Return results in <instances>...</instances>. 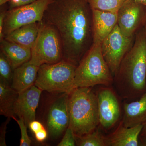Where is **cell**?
I'll use <instances>...</instances> for the list:
<instances>
[{"label":"cell","mask_w":146,"mask_h":146,"mask_svg":"<svg viewBox=\"0 0 146 146\" xmlns=\"http://www.w3.org/2000/svg\"><path fill=\"white\" fill-rule=\"evenodd\" d=\"M42 21L58 32L63 60L77 66L94 42L92 10L87 0H53Z\"/></svg>","instance_id":"obj_1"},{"label":"cell","mask_w":146,"mask_h":146,"mask_svg":"<svg viewBox=\"0 0 146 146\" xmlns=\"http://www.w3.org/2000/svg\"><path fill=\"white\" fill-rule=\"evenodd\" d=\"M113 86L121 98L133 101L146 91V31L142 28L135 35L131 48L114 76Z\"/></svg>","instance_id":"obj_2"},{"label":"cell","mask_w":146,"mask_h":146,"mask_svg":"<svg viewBox=\"0 0 146 146\" xmlns=\"http://www.w3.org/2000/svg\"><path fill=\"white\" fill-rule=\"evenodd\" d=\"M70 126L75 136L91 133L99 125L96 94L91 87H79L69 94Z\"/></svg>","instance_id":"obj_3"},{"label":"cell","mask_w":146,"mask_h":146,"mask_svg":"<svg viewBox=\"0 0 146 146\" xmlns=\"http://www.w3.org/2000/svg\"><path fill=\"white\" fill-rule=\"evenodd\" d=\"M101 44H93L77 66L73 89L97 85L112 86L114 77L102 53Z\"/></svg>","instance_id":"obj_4"},{"label":"cell","mask_w":146,"mask_h":146,"mask_svg":"<svg viewBox=\"0 0 146 146\" xmlns=\"http://www.w3.org/2000/svg\"><path fill=\"white\" fill-rule=\"evenodd\" d=\"M77 66L64 60L39 66L35 85L42 91L69 94L72 91Z\"/></svg>","instance_id":"obj_5"},{"label":"cell","mask_w":146,"mask_h":146,"mask_svg":"<svg viewBox=\"0 0 146 146\" xmlns=\"http://www.w3.org/2000/svg\"><path fill=\"white\" fill-rule=\"evenodd\" d=\"M31 51L29 61L38 67L63 60V45L55 28L42 21L40 22L38 36Z\"/></svg>","instance_id":"obj_6"},{"label":"cell","mask_w":146,"mask_h":146,"mask_svg":"<svg viewBox=\"0 0 146 146\" xmlns=\"http://www.w3.org/2000/svg\"><path fill=\"white\" fill-rule=\"evenodd\" d=\"M52 1L36 0L29 4L7 11L3 29L4 38L20 27L42 21L46 9Z\"/></svg>","instance_id":"obj_7"},{"label":"cell","mask_w":146,"mask_h":146,"mask_svg":"<svg viewBox=\"0 0 146 146\" xmlns=\"http://www.w3.org/2000/svg\"><path fill=\"white\" fill-rule=\"evenodd\" d=\"M135 37L124 36L117 24L110 34L102 42V54L113 77L125 56L133 46Z\"/></svg>","instance_id":"obj_8"},{"label":"cell","mask_w":146,"mask_h":146,"mask_svg":"<svg viewBox=\"0 0 146 146\" xmlns=\"http://www.w3.org/2000/svg\"><path fill=\"white\" fill-rule=\"evenodd\" d=\"M96 94L99 124L105 130H109L121 117L119 96L112 86L101 87Z\"/></svg>","instance_id":"obj_9"},{"label":"cell","mask_w":146,"mask_h":146,"mask_svg":"<svg viewBox=\"0 0 146 146\" xmlns=\"http://www.w3.org/2000/svg\"><path fill=\"white\" fill-rule=\"evenodd\" d=\"M146 6L134 0H126L117 13V25L124 36H135L143 27Z\"/></svg>","instance_id":"obj_10"},{"label":"cell","mask_w":146,"mask_h":146,"mask_svg":"<svg viewBox=\"0 0 146 146\" xmlns=\"http://www.w3.org/2000/svg\"><path fill=\"white\" fill-rule=\"evenodd\" d=\"M69 94L64 93L55 101L49 110L47 128L48 132L53 138L59 137L70 125L68 108Z\"/></svg>","instance_id":"obj_11"},{"label":"cell","mask_w":146,"mask_h":146,"mask_svg":"<svg viewBox=\"0 0 146 146\" xmlns=\"http://www.w3.org/2000/svg\"><path fill=\"white\" fill-rule=\"evenodd\" d=\"M42 91L34 84L18 93L14 104V114L18 118L23 119L27 127L30 123L35 120L36 110Z\"/></svg>","instance_id":"obj_12"},{"label":"cell","mask_w":146,"mask_h":146,"mask_svg":"<svg viewBox=\"0 0 146 146\" xmlns=\"http://www.w3.org/2000/svg\"><path fill=\"white\" fill-rule=\"evenodd\" d=\"M92 10L93 44H101L117 24V13Z\"/></svg>","instance_id":"obj_13"},{"label":"cell","mask_w":146,"mask_h":146,"mask_svg":"<svg viewBox=\"0 0 146 146\" xmlns=\"http://www.w3.org/2000/svg\"><path fill=\"white\" fill-rule=\"evenodd\" d=\"M143 124L125 127L121 121L113 132L105 136L106 146H139V136Z\"/></svg>","instance_id":"obj_14"},{"label":"cell","mask_w":146,"mask_h":146,"mask_svg":"<svg viewBox=\"0 0 146 146\" xmlns=\"http://www.w3.org/2000/svg\"><path fill=\"white\" fill-rule=\"evenodd\" d=\"M121 121L128 127L143 124L146 122V91L138 100L125 102Z\"/></svg>","instance_id":"obj_15"},{"label":"cell","mask_w":146,"mask_h":146,"mask_svg":"<svg viewBox=\"0 0 146 146\" xmlns=\"http://www.w3.org/2000/svg\"><path fill=\"white\" fill-rule=\"evenodd\" d=\"M39 67L29 60L13 70L11 87L18 93L34 85Z\"/></svg>","instance_id":"obj_16"},{"label":"cell","mask_w":146,"mask_h":146,"mask_svg":"<svg viewBox=\"0 0 146 146\" xmlns=\"http://www.w3.org/2000/svg\"><path fill=\"white\" fill-rule=\"evenodd\" d=\"M1 52L8 58L13 70L31 58V49L5 39L1 41Z\"/></svg>","instance_id":"obj_17"},{"label":"cell","mask_w":146,"mask_h":146,"mask_svg":"<svg viewBox=\"0 0 146 146\" xmlns=\"http://www.w3.org/2000/svg\"><path fill=\"white\" fill-rule=\"evenodd\" d=\"M40 22L23 26L5 36L4 39L31 49L38 36Z\"/></svg>","instance_id":"obj_18"},{"label":"cell","mask_w":146,"mask_h":146,"mask_svg":"<svg viewBox=\"0 0 146 146\" xmlns=\"http://www.w3.org/2000/svg\"><path fill=\"white\" fill-rule=\"evenodd\" d=\"M18 93L11 86L0 81V114L7 118L16 117L14 106Z\"/></svg>","instance_id":"obj_19"},{"label":"cell","mask_w":146,"mask_h":146,"mask_svg":"<svg viewBox=\"0 0 146 146\" xmlns=\"http://www.w3.org/2000/svg\"><path fill=\"white\" fill-rule=\"evenodd\" d=\"M75 138L77 146H106L105 136L96 129L82 136H75Z\"/></svg>","instance_id":"obj_20"},{"label":"cell","mask_w":146,"mask_h":146,"mask_svg":"<svg viewBox=\"0 0 146 146\" xmlns=\"http://www.w3.org/2000/svg\"><path fill=\"white\" fill-rule=\"evenodd\" d=\"M126 0H87L92 9L118 13Z\"/></svg>","instance_id":"obj_21"},{"label":"cell","mask_w":146,"mask_h":146,"mask_svg":"<svg viewBox=\"0 0 146 146\" xmlns=\"http://www.w3.org/2000/svg\"><path fill=\"white\" fill-rule=\"evenodd\" d=\"M13 70L11 64L5 55L0 54V81L11 86Z\"/></svg>","instance_id":"obj_22"},{"label":"cell","mask_w":146,"mask_h":146,"mask_svg":"<svg viewBox=\"0 0 146 146\" xmlns=\"http://www.w3.org/2000/svg\"><path fill=\"white\" fill-rule=\"evenodd\" d=\"M12 119L16 121L20 127L21 131V137L20 140V146H30L31 145V141L30 139L27 132V126L26 125L23 119L19 118L17 119L15 117H12Z\"/></svg>","instance_id":"obj_23"},{"label":"cell","mask_w":146,"mask_h":146,"mask_svg":"<svg viewBox=\"0 0 146 146\" xmlns=\"http://www.w3.org/2000/svg\"><path fill=\"white\" fill-rule=\"evenodd\" d=\"M76 145L75 135L72 129L69 126L67 129L63 139L58 146H74Z\"/></svg>","instance_id":"obj_24"},{"label":"cell","mask_w":146,"mask_h":146,"mask_svg":"<svg viewBox=\"0 0 146 146\" xmlns=\"http://www.w3.org/2000/svg\"><path fill=\"white\" fill-rule=\"evenodd\" d=\"M10 118H7V119L1 125L0 130V146H6L5 133L7 129V126L10 121Z\"/></svg>","instance_id":"obj_25"},{"label":"cell","mask_w":146,"mask_h":146,"mask_svg":"<svg viewBox=\"0 0 146 146\" xmlns=\"http://www.w3.org/2000/svg\"><path fill=\"white\" fill-rule=\"evenodd\" d=\"M36 0H10L9 2V9L33 2Z\"/></svg>","instance_id":"obj_26"},{"label":"cell","mask_w":146,"mask_h":146,"mask_svg":"<svg viewBox=\"0 0 146 146\" xmlns=\"http://www.w3.org/2000/svg\"><path fill=\"white\" fill-rule=\"evenodd\" d=\"M28 127L30 129L32 132L35 133L41 130L42 128H44V127L40 122L35 121V120L30 123Z\"/></svg>","instance_id":"obj_27"},{"label":"cell","mask_w":146,"mask_h":146,"mask_svg":"<svg viewBox=\"0 0 146 146\" xmlns=\"http://www.w3.org/2000/svg\"><path fill=\"white\" fill-rule=\"evenodd\" d=\"M34 134L36 141L40 142L44 141L46 139L48 135V131H47L44 127L35 133Z\"/></svg>","instance_id":"obj_28"},{"label":"cell","mask_w":146,"mask_h":146,"mask_svg":"<svg viewBox=\"0 0 146 146\" xmlns=\"http://www.w3.org/2000/svg\"><path fill=\"white\" fill-rule=\"evenodd\" d=\"M139 146H146V122L143 124L142 130L139 136Z\"/></svg>","instance_id":"obj_29"},{"label":"cell","mask_w":146,"mask_h":146,"mask_svg":"<svg viewBox=\"0 0 146 146\" xmlns=\"http://www.w3.org/2000/svg\"><path fill=\"white\" fill-rule=\"evenodd\" d=\"M6 11H1L0 13V41H1L4 39L3 29Z\"/></svg>","instance_id":"obj_30"},{"label":"cell","mask_w":146,"mask_h":146,"mask_svg":"<svg viewBox=\"0 0 146 146\" xmlns=\"http://www.w3.org/2000/svg\"><path fill=\"white\" fill-rule=\"evenodd\" d=\"M10 0H0V5L2 6L7 3L9 2Z\"/></svg>","instance_id":"obj_31"},{"label":"cell","mask_w":146,"mask_h":146,"mask_svg":"<svg viewBox=\"0 0 146 146\" xmlns=\"http://www.w3.org/2000/svg\"><path fill=\"white\" fill-rule=\"evenodd\" d=\"M146 6V0H134Z\"/></svg>","instance_id":"obj_32"},{"label":"cell","mask_w":146,"mask_h":146,"mask_svg":"<svg viewBox=\"0 0 146 146\" xmlns=\"http://www.w3.org/2000/svg\"><path fill=\"white\" fill-rule=\"evenodd\" d=\"M143 28L145 29V30L146 31V10L145 16V20H144L143 27Z\"/></svg>","instance_id":"obj_33"}]
</instances>
